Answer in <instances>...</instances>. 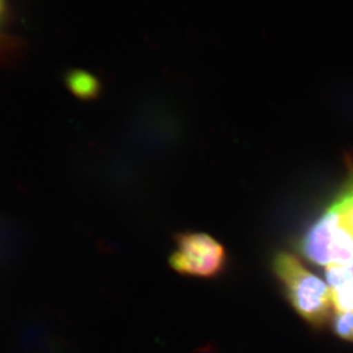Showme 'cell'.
Masks as SVG:
<instances>
[{
    "instance_id": "obj_1",
    "label": "cell",
    "mask_w": 353,
    "mask_h": 353,
    "mask_svg": "<svg viewBox=\"0 0 353 353\" xmlns=\"http://www.w3.org/2000/svg\"><path fill=\"white\" fill-rule=\"evenodd\" d=\"M273 268L296 312L313 326L325 325L334 306L331 290L321 279L309 272L290 253L276 255Z\"/></svg>"
},
{
    "instance_id": "obj_2",
    "label": "cell",
    "mask_w": 353,
    "mask_h": 353,
    "mask_svg": "<svg viewBox=\"0 0 353 353\" xmlns=\"http://www.w3.org/2000/svg\"><path fill=\"white\" fill-rule=\"evenodd\" d=\"M175 248L168 257L169 267L181 276L212 279L226 266L224 246L212 236L196 232H183L174 236Z\"/></svg>"
},
{
    "instance_id": "obj_3",
    "label": "cell",
    "mask_w": 353,
    "mask_h": 353,
    "mask_svg": "<svg viewBox=\"0 0 353 353\" xmlns=\"http://www.w3.org/2000/svg\"><path fill=\"white\" fill-rule=\"evenodd\" d=\"M343 213L340 203L334 199L324 214L309 228L299 245V250L309 261L319 266L331 265L334 232Z\"/></svg>"
},
{
    "instance_id": "obj_4",
    "label": "cell",
    "mask_w": 353,
    "mask_h": 353,
    "mask_svg": "<svg viewBox=\"0 0 353 353\" xmlns=\"http://www.w3.org/2000/svg\"><path fill=\"white\" fill-rule=\"evenodd\" d=\"M70 92L83 101H94L101 94V83L88 72L73 70L65 76Z\"/></svg>"
},
{
    "instance_id": "obj_5",
    "label": "cell",
    "mask_w": 353,
    "mask_h": 353,
    "mask_svg": "<svg viewBox=\"0 0 353 353\" xmlns=\"http://www.w3.org/2000/svg\"><path fill=\"white\" fill-rule=\"evenodd\" d=\"M353 260V236L347 228L339 223L334 232L333 248H332L331 265L345 266Z\"/></svg>"
},
{
    "instance_id": "obj_6",
    "label": "cell",
    "mask_w": 353,
    "mask_h": 353,
    "mask_svg": "<svg viewBox=\"0 0 353 353\" xmlns=\"http://www.w3.org/2000/svg\"><path fill=\"white\" fill-rule=\"evenodd\" d=\"M331 294L332 303L336 311L343 313L353 310V283L331 289Z\"/></svg>"
},
{
    "instance_id": "obj_7",
    "label": "cell",
    "mask_w": 353,
    "mask_h": 353,
    "mask_svg": "<svg viewBox=\"0 0 353 353\" xmlns=\"http://www.w3.org/2000/svg\"><path fill=\"white\" fill-rule=\"evenodd\" d=\"M333 329L340 338L353 341V312L336 313L333 320Z\"/></svg>"
},
{
    "instance_id": "obj_8",
    "label": "cell",
    "mask_w": 353,
    "mask_h": 353,
    "mask_svg": "<svg viewBox=\"0 0 353 353\" xmlns=\"http://www.w3.org/2000/svg\"><path fill=\"white\" fill-rule=\"evenodd\" d=\"M326 278L331 289H336L348 283H353L345 267L341 265H329L326 269Z\"/></svg>"
},
{
    "instance_id": "obj_9",
    "label": "cell",
    "mask_w": 353,
    "mask_h": 353,
    "mask_svg": "<svg viewBox=\"0 0 353 353\" xmlns=\"http://www.w3.org/2000/svg\"><path fill=\"white\" fill-rule=\"evenodd\" d=\"M341 223L353 236V206L345 214L341 216Z\"/></svg>"
},
{
    "instance_id": "obj_10",
    "label": "cell",
    "mask_w": 353,
    "mask_h": 353,
    "mask_svg": "<svg viewBox=\"0 0 353 353\" xmlns=\"http://www.w3.org/2000/svg\"><path fill=\"white\" fill-rule=\"evenodd\" d=\"M345 269H347L348 276H350V280L353 282V260L350 263L345 265Z\"/></svg>"
}]
</instances>
